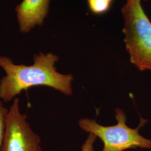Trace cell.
I'll return each instance as SVG.
<instances>
[{
  "instance_id": "cell-1",
  "label": "cell",
  "mask_w": 151,
  "mask_h": 151,
  "mask_svg": "<svg viewBox=\"0 0 151 151\" xmlns=\"http://www.w3.org/2000/svg\"><path fill=\"white\" fill-rule=\"evenodd\" d=\"M59 57L52 53L35 54L31 65L16 64L10 57L0 55V67L5 75L0 79V99L13 101L22 92L36 86H47L65 95L72 93L70 74H62L55 67Z\"/></svg>"
},
{
  "instance_id": "cell-2",
  "label": "cell",
  "mask_w": 151,
  "mask_h": 151,
  "mask_svg": "<svg viewBox=\"0 0 151 151\" xmlns=\"http://www.w3.org/2000/svg\"><path fill=\"white\" fill-rule=\"evenodd\" d=\"M122 12L124 43L130 62L140 71L151 70V22L140 0H127Z\"/></svg>"
},
{
  "instance_id": "cell-3",
  "label": "cell",
  "mask_w": 151,
  "mask_h": 151,
  "mask_svg": "<svg viewBox=\"0 0 151 151\" xmlns=\"http://www.w3.org/2000/svg\"><path fill=\"white\" fill-rule=\"evenodd\" d=\"M117 124L113 126H103L93 119L83 118L79 122V126L83 131L99 137L104 143L102 151H124L137 148L151 149V139L140 135L139 129L147 120L140 119L139 125L135 129L127 124V116L123 110L115 109Z\"/></svg>"
},
{
  "instance_id": "cell-4",
  "label": "cell",
  "mask_w": 151,
  "mask_h": 151,
  "mask_svg": "<svg viewBox=\"0 0 151 151\" xmlns=\"http://www.w3.org/2000/svg\"><path fill=\"white\" fill-rule=\"evenodd\" d=\"M41 139L22 113L18 98L9 108L5 134L1 151H43Z\"/></svg>"
},
{
  "instance_id": "cell-5",
  "label": "cell",
  "mask_w": 151,
  "mask_h": 151,
  "mask_svg": "<svg viewBox=\"0 0 151 151\" xmlns=\"http://www.w3.org/2000/svg\"><path fill=\"white\" fill-rule=\"evenodd\" d=\"M52 0H23L16 6L19 29L22 33H28L36 26H42L48 13Z\"/></svg>"
},
{
  "instance_id": "cell-6",
  "label": "cell",
  "mask_w": 151,
  "mask_h": 151,
  "mask_svg": "<svg viewBox=\"0 0 151 151\" xmlns=\"http://www.w3.org/2000/svg\"><path fill=\"white\" fill-rule=\"evenodd\" d=\"M113 0H87L88 6L95 14H102L109 9Z\"/></svg>"
},
{
  "instance_id": "cell-7",
  "label": "cell",
  "mask_w": 151,
  "mask_h": 151,
  "mask_svg": "<svg viewBox=\"0 0 151 151\" xmlns=\"http://www.w3.org/2000/svg\"><path fill=\"white\" fill-rule=\"evenodd\" d=\"M4 104L0 99V151L5 134L7 114L9 109L6 108Z\"/></svg>"
},
{
  "instance_id": "cell-8",
  "label": "cell",
  "mask_w": 151,
  "mask_h": 151,
  "mask_svg": "<svg viewBox=\"0 0 151 151\" xmlns=\"http://www.w3.org/2000/svg\"><path fill=\"white\" fill-rule=\"evenodd\" d=\"M97 139V137L89 133L86 140L81 147V151H94L93 143Z\"/></svg>"
}]
</instances>
